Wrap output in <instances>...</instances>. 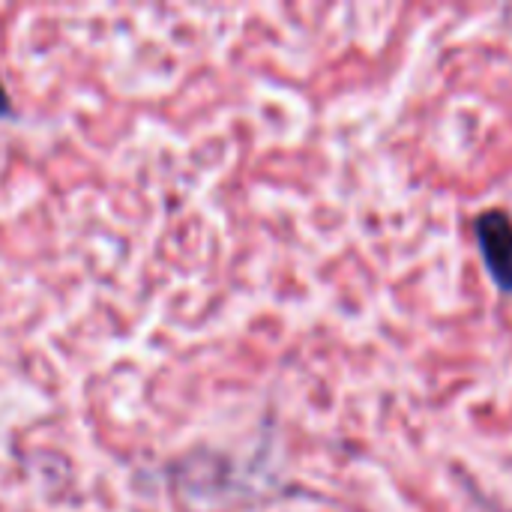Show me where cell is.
<instances>
[{"label": "cell", "instance_id": "1", "mask_svg": "<svg viewBox=\"0 0 512 512\" xmlns=\"http://www.w3.org/2000/svg\"><path fill=\"white\" fill-rule=\"evenodd\" d=\"M474 234L495 285L512 294V216L501 207L483 210L474 219Z\"/></svg>", "mask_w": 512, "mask_h": 512}, {"label": "cell", "instance_id": "2", "mask_svg": "<svg viewBox=\"0 0 512 512\" xmlns=\"http://www.w3.org/2000/svg\"><path fill=\"white\" fill-rule=\"evenodd\" d=\"M9 114V96H6V87L0 84V117Z\"/></svg>", "mask_w": 512, "mask_h": 512}]
</instances>
